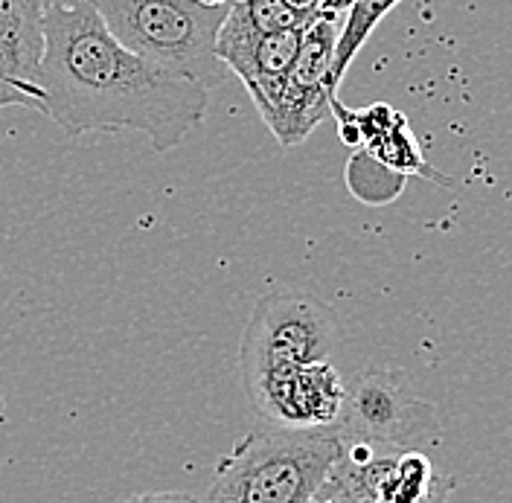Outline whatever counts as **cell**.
Instances as JSON below:
<instances>
[{
    "label": "cell",
    "mask_w": 512,
    "mask_h": 503,
    "mask_svg": "<svg viewBox=\"0 0 512 503\" xmlns=\"http://www.w3.org/2000/svg\"><path fill=\"white\" fill-rule=\"evenodd\" d=\"M41 114L70 137L140 131L166 155L204 123L210 91L128 53L91 0L44 6V56L38 67Z\"/></svg>",
    "instance_id": "6da1fadb"
},
{
    "label": "cell",
    "mask_w": 512,
    "mask_h": 503,
    "mask_svg": "<svg viewBox=\"0 0 512 503\" xmlns=\"http://www.w3.org/2000/svg\"><path fill=\"white\" fill-rule=\"evenodd\" d=\"M338 460L335 431H254L219 460L201 503H312Z\"/></svg>",
    "instance_id": "7a4b0ae2"
},
{
    "label": "cell",
    "mask_w": 512,
    "mask_h": 503,
    "mask_svg": "<svg viewBox=\"0 0 512 503\" xmlns=\"http://www.w3.org/2000/svg\"><path fill=\"white\" fill-rule=\"evenodd\" d=\"M128 53L213 91L227 79L216 41L230 6L201 0H91Z\"/></svg>",
    "instance_id": "3957f363"
},
{
    "label": "cell",
    "mask_w": 512,
    "mask_h": 503,
    "mask_svg": "<svg viewBox=\"0 0 512 503\" xmlns=\"http://www.w3.org/2000/svg\"><path fill=\"white\" fill-rule=\"evenodd\" d=\"M335 437L341 460L364 466L384 454L422 451L440 442L443 428L434 405L419 399L399 370H367L350 387Z\"/></svg>",
    "instance_id": "277c9868"
},
{
    "label": "cell",
    "mask_w": 512,
    "mask_h": 503,
    "mask_svg": "<svg viewBox=\"0 0 512 503\" xmlns=\"http://www.w3.org/2000/svg\"><path fill=\"white\" fill-rule=\"evenodd\" d=\"M344 346L338 315L303 291H271L259 297L239 344L242 378L335 361Z\"/></svg>",
    "instance_id": "5b68a950"
},
{
    "label": "cell",
    "mask_w": 512,
    "mask_h": 503,
    "mask_svg": "<svg viewBox=\"0 0 512 503\" xmlns=\"http://www.w3.org/2000/svg\"><path fill=\"white\" fill-rule=\"evenodd\" d=\"M341 27V15L320 12L318 21L306 30L303 47L294 67L288 70L283 91L262 114V123L283 149L300 146L326 117H332V99H338V88L332 85V64Z\"/></svg>",
    "instance_id": "8992f818"
},
{
    "label": "cell",
    "mask_w": 512,
    "mask_h": 503,
    "mask_svg": "<svg viewBox=\"0 0 512 503\" xmlns=\"http://www.w3.org/2000/svg\"><path fill=\"white\" fill-rule=\"evenodd\" d=\"M245 390L256 413L283 431H335L350 396L335 361L248 378Z\"/></svg>",
    "instance_id": "52a82bcc"
},
{
    "label": "cell",
    "mask_w": 512,
    "mask_h": 503,
    "mask_svg": "<svg viewBox=\"0 0 512 503\" xmlns=\"http://www.w3.org/2000/svg\"><path fill=\"white\" fill-rule=\"evenodd\" d=\"M303 38L306 30L271 32V35L251 30L245 18L230 6L216 41V56L245 85L259 117L274 105L277 94L283 91V82L297 62Z\"/></svg>",
    "instance_id": "ba28073f"
},
{
    "label": "cell",
    "mask_w": 512,
    "mask_h": 503,
    "mask_svg": "<svg viewBox=\"0 0 512 503\" xmlns=\"http://www.w3.org/2000/svg\"><path fill=\"white\" fill-rule=\"evenodd\" d=\"M332 474L352 503H443L451 489L422 451L384 454L364 466L338 460Z\"/></svg>",
    "instance_id": "9c48e42d"
},
{
    "label": "cell",
    "mask_w": 512,
    "mask_h": 503,
    "mask_svg": "<svg viewBox=\"0 0 512 503\" xmlns=\"http://www.w3.org/2000/svg\"><path fill=\"white\" fill-rule=\"evenodd\" d=\"M44 56V6L35 0H0V59L12 82L44 108L38 67Z\"/></svg>",
    "instance_id": "30bf717a"
},
{
    "label": "cell",
    "mask_w": 512,
    "mask_h": 503,
    "mask_svg": "<svg viewBox=\"0 0 512 503\" xmlns=\"http://www.w3.org/2000/svg\"><path fill=\"white\" fill-rule=\"evenodd\" d=\"M364 149L379 160V163H384L387 169H393V172H399L405 178L416 175V178H428V181H434L440 187H451V178L443 175L440 169H434L425 160L419 140L414 137V131L408 128V120L399 123L396 128H390V131H384L382 137H376Z\"/></svg>",
    "instance_id": "8fae6325"
},
{
    "label": "cell",
    "mask_w": 512,
    "mask_h": 503,
    "mask_svg": "<svg viewBox=\"0 0 512 503\" xmlns=\"http://www.w3.org/2000/svg\"><path fill=\"white\" fill-rule=\"evenodd\" d=\"M344 181L347 189L355 201L367 204V207H384V204H393L402 192L408 178L387 169L384 163L373 158L367 149H355L347 160V169H344Z\"/></svg>",
    "instance_id": "7c38bea8"
},
{
    "label": "cell",
    "mask_w": 512,
    "mask_h": 503,
    "mask_svg": "<svg viewBox=\"0 0 512 503\" xmlns=\"http://www.w3.org/2000/svg\"><path fill=\"white\" fill-rule=\"evenodd\" d=\"M402 0H355L350 15L344 18V27L338 35V47H335V64H332V85L338 88L355 62V56L361 53V47L370 41L373 30L382 24L384 15H390L393 6H399Z\"/></svg>",
    "instance_id": "4fadbf2b"
},
{
    "label": "cell",
    "mask_w": 512,
    "mask_h": 503,
    "mask_svg": "<svg viewBox=\"0 0 512 503\" xmlns=\"http://www.w3.org/2000/svg\"><path fill=\"white\" fill-rule=\"evenodd\" d=\"M233 9L245 18V24L256 32H288L309 30L320 18L318 9H297L288 0H239Z\"/></svg>",
    "instance_id": "5bb4252c"
},
{
    "label": "cell",
    "mask_w": 512,
    "mask_h": 503,
    "mask_svg": "<svg viewBox=\"0 0 512 503\" xmlns=\"http://www.w3.org/2000/svg\"><path fill=\"white\" fill-rule=\"evenodd\" d=\"M6 105H24V108L38 111V102L12 82V76L6 73V64L0 59V108H6Z\"/></svg>",
    "instance_id": "9a60e30c"
},
{
    "label": "cell",
    "mask_w": 512,
    "mask_h": 503,
    "mask_svg": "<svg viewBox=\"0 0 512 503\" xmlns=\"http://www.w3.org/2000/svg\"><path fill=\"white\" fill-rule=\"evenodd\" d=\"M123 503H201L187 492H137Z\"/></svg>",
    "instance_id": "2e32d148"
},
{
    "label": "cell",
    "mask_w": 512,
    "mask_h": 503,
    "mask_svg": "<svg viewBox=\"0 0 512 503\" xmlns=\"http://www.w3.org/2000/svg\"><path fill=\"white\" fill-rule=\"evenodd\" d=\"M312 503H352V501H350V495H347V489L338 483V477H335V474H329L326 486L320 489V495Z\"/></svg>",
    "instance_id": "e0dca14e"
},
{
    "label": "cell",
    "mask_w": 512,
    "mask_h": 503,
    "mask_svg": "<svg viewBox=\"0 0 512 503\" xmlns=\"http://www.w3.org/2000/svg\"><path fill=\"white\" fill-rule=\"evenodd\" d=\"M352 6H355V0H318V9L323 15H341V18H347Z\"/></svg>",
    "instance_id": "ac0fdd59"
},
{
    "label": "cell",
    "mask_w": 512,
    "mask_h": 503,
    "mask_svg": "<svg viewBox=\"0 0 512 503\" xmlns=\"http://www.w3.org/2000/svg\"><path fill=\"white\" fill-rule=\"evenodd\" d=\"M288 3H291V6H297V9H318V0H288Z\"/></svg>",
    "instance_id": "d6986e66"
},
{
    "label": "cell",
    "mask_w": 512,
    "mask_h": 503,
    "mask_svg": "<svg viewBox=\"0 0 512 503\" xmlns=\"http://www.w3.org/2000/svg\"><path fill=\"white\" fill-rule=\"evenodd\" d=\"M201 3H210V6H233L239 0H201Z\"/></svg>",
    "instance_id": "ffe728a7"
},
{
    "label": "cell",
    "mask_w": 512,
    "mask_h": 503,
    "mask_svg": "<svg viewBox=\"0 0 512 503\" xmlns=\"http://www.w3.org/2000/svg\"><path fill=\"white\" fill-rule=\"evenodd\" d=\"M47 3H73V0H47Z\"/></svg>",
    "instance_id": "44dd1931"
},
{
    "label": "cell",
    "mask_w": 512,
    "mask_h": 503,
    "mask_svg": "<svg viewBox=\"0 0 512 503\" xmlns=\"http://www.w3.org/2000/svg\"><path fill=\"white\" fill-rule=\"evenodd\" d=\"M0 419H3V393H0Z\"/></svg>",
    "instance_id": "7402d4cb"
},
{
    "label": "cell",
    "mask_w": 512,
    "mask_h": 503,
    "mask_svg": "<svg viewBox=\"0 0 512 503\" xmlns=\"http://www.w3.org/2000/svg\"><path fill=\"white\" fill-rule=\"evenodd\" d=\"M35 3H38V6H47V0H35Z\"/></svg>",
    "instance_id": "603a6c76"
}]
</instances>
